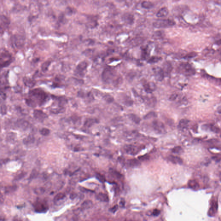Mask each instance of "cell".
<instances>
[{"mask_svg": "<svg viewBox=\"0 0 221 221\" xmlns=\"http://www.w3.org/2000/svg\"><path fill=\"white\" fill-rule=\"evenodd\" d=\"M49 99V96L46 92L40 88L30 90L28 98L25 99L26 104L31 107H36L44 105Z\"/></svg>", "mask_w": 221, "mask_h": 221, "instance_id": "6da1fadb", "label": "cell"}, {"mask_svg": "<svg viewBox=\"0 0 221 221\" xmlns=\"http://www.w3.org/2000/svg\"><path fill=\"white\" fill-rule=\"evenodd\" d=\"M102 80L106 84H112L117 85L121 82V77L117 72L111 67L105 68L102 73Z\"/></svg>", "mask_w": 221, "mask_h": 221, "instance_id": "7a4b0ae2", "label": "cell"}, {"mask_svg": "<svg viewBox=\"0 0 221 221\" xmlns=\"http://www.w3.org/2000/svg\"><path fill=\"white\" fill-rule=\"evenodd\" d=\"M13 58L11 53L5 48H2L0 51V66L1 69L8 67L13 61Z\"/></svg>", "mask_w": 221, "mask_h": 221, "instance_id": "3957f363", "label": "cell"}, {"mask_svg": "<svg viewBox=\"0 0 221 221\" xmlns=\"http://www.w3.org/2000/svg\"><path fill=\"white\" fill-rule=\"evenodd\" d=\"M178 71L180 74L186 76H191L196 73L195 69L191 64L187 62L180 63L178 67Z\"/></svg>", "mask_w": 221, "mask_h": 221, "instance_id": "277c9868", "label": "cell"}, {"mask_svg": "<svg viewBox=\"0 0 221 221\" xmlns=\"http://www.w3.org/2000/svg\"><path fill=\"white\" fill-rule=\"evenodd\" d=\"M88 63L86 61H83L79 63L76 67L74 72V75L78 77H83L87 72Z\"/></svg>", "mask_w": 221, "mask_h": 221, "instance_id": "5b68a950", "label": "cell"}, {"mask_svg": "<svg viewBox=\"0 0 221 221\" xmlns=\"http://www.w3.org/2000/svg\"><path fill=\"white\" fill-rule=\"evenodd\" d=\"M175 22L170 19H162L156 20L153 23V26L157 28H165L173 26Z\"/></svg>", "mask_w": 221, "mask_h": 221, "instance_id": "8992f818", "label": "cell"}, {"mask_svg": "<svg viewBox=\"0 0 221 221\" xmlns=\"http://www.w3.org/2000/svg\"><path fill=\"white\" fill-rule=\"evenodd\" d=\"M152 127L153 129L157 133H164L166 132V129L164 124L159 121H153Z\"/></svg>", "mask_w": 221, "mask_h": 221, "instance_id": "52a82bcc", "label": "cell"}, {"mask_svg": "<svg viewBox=\"0 0 221 221\" xmlns=\"http://www.w3.org/2000/svg\"><path fill=\"white\" fill-rule=\"evenodd\" d=\"M153 71L156 80L159 81H162L163 80L165 76L162 68L159 67H156L153 68Z\"/></svg>", "mask_w": 221, "mask_h": 221, "instance_id": "ba28073f", "label": "cell"}, {"mask_svg": "<svg viewBox=\"0 0 221 221\" xmlns=\"http://www.w3.org/2000/svg\"><path fill=\"white\" fill-rule=\"evenodd\" d=\"M10 23V20H9L7 16L4 15H1L0 16V34L1 35L3 34L5 30L8 28Z\"/></svg>", "mask_w": 221, "mask_h": 221, "instance_id": "9c48e42d", "label": "cell"}, {"mask_svg": "<svg viewBox=\"0 0 221 221\" xmlns=\"http://www.w3.org/2000/svg\"><path fill=\"white\" fill-rule=\"evenodd\" d=\"M124 150L128 154L131 155H135L137 154L140 149V147L133 145H127L124 147Z\"/></svg>", "mask_w": 221, "mask_h": 221, "instance_id": "30bf717a", "label": "cell"}, {"mask_svg": "<svg viewBox=\"0 0 221 221\" xmlns=\"http://www.w3.org/2000/svg\"><path fill=\"white\" fill-rule=\"evenodd\" d=\"M8 71L3 72L0 76V87L1 90H4L7 88L8 86Z\"/></svg>", "mask_w": 221, "mask_h": 221, "instance_id": "8fae6325", "label": "cell"}, {"mask_svg": "<svg viewBox=\"0 0 221 221\" xmlns=\"http://www.w3.org/2000/svg\"><path fill=\"white\" fill-rule=\"evenodd\" d=\"M33 115L35 118L40 122H43L47 118V115L46 113L40 110H34Z\"/></svg>", "mask_w": 221, "mask_h": 221, "instance_id": "7c38bea8", "label": "cell"}, {"mask_svg": "<svg viewBox=\"0 0 221 221\" xmlns=\"http://www.w3.org/2000/svg\"><path fill=\"white\" fill-rule=\"evenodd\" d=\"M122 19L125 23L128 24H133L134 23V16L131 13H125L122 16Z\"/></svg>", "mask_w": 221, "mask_h": 221, "instance_id": "4fadbf2b", "label": "cell"}, {"mask_svg": "<svg viewBox=\"0 0 221 221\" xmlns=\"http://www.w3.org/2000/svg\"><path fill=\"white\" fill-rule=\"evenodd\" d=\"M163 71H164L165 77H168L170 75L172 71V64L169 61H166L163 64V67L162 68Z\"/></svg>", "mask_w": 221, "mask_h": 221, "instance_id": "5bb4252c", "label": "cell"}, {"mask_svg": "<svg viewBox=\"0 0 221 221\" xmlns=\"http://www.w3.org/2000/svg\"><path fill=\"white\" fill-rule=\"evenodd\" d=\"M143 86L144 90L148 93H152L156 89V86L152 82H144Z\"/></svg>", "mask_w": 221, "mask_h": 221, "instance_id": "9a60e30c", "label": "cell"}, {"mask_svg": "<svg viewBox=\"0 0 221 221\" xmlns=\"http://www.w3.org/2000/svg\"><path fill=\"white\" fill-rule=\"evenodd\" d=\"M23 81L25 85L30 88H32L36 84L35 80L30 77H23Z\"/></svg>", "mask_w": 221, "mask_h": 221, "instance_id": "2e32d148", "label": "cell"}, {"mask_svg": "<svg viewBox=\"0 0 221 221\" xmlns=\"http://www.w3.org/2000/svg\"><path fill=\"white\" fill-rule=\"evenodd\" d=\"M217 210H218V204L217 202L214 201L212 204L210 210H209L208 215L210 216H214V215L216 213Z\"/></svg>", "mask_w": 221, "mask_h": 221, "instance_id": "e0dca14e", "label": "cell"}, {"mask_svg": "<svg viewBox=\"0 0 221 221\" xmlns=\"http://www.w3.org/2000/svg\"><path fill=\"white\" fill-rule=\"evenodd\" d=\"M169 13L168 9L166 7H163L159 10V11L156 13V16L158 17H163L167 16Z\"/></svg>", "mask_w": 221, "mask_h": 221, "instance_id": "ac0fdd59", "label": "cell"}, {"mask_svg": "<svg viewBox=\"0 0 221 221\" xmlns=\"http://www.w3.org/2000/svg\"><path fill=\"white\" fill-rule=\"evenodd\" d=\"M168 159L172 163L175 164H181L183 163V161L182 159L178 156H169L168 157Z\"/></svg>", "mask_w": 221, "mask_h": 221, "instance_id": "d6986e66", "label": "cell"}, {"mask_svg": "<svg viewBox=\"0 0 221 221\" xmlns=\"http://www.w3.org/2000/svg\"><path fill=\"white\" fill-rule=\"evenodd\" d=\"M96 197L97 200L103 202H107L109 200L108 195L105 193H100L96 195Z\"/></svg>", "mask_w": 221, "mask_h": 221, "instance_id": "ffe728a7", "label": "cell"}, {"mask_svg": "<svg viewBox=\"0 0 221 221\" xmlns=\"http://www.w3.org/2000/svg\"><path fill=\"white\" fill-rule=\"evenodd\" d=\"M93 206V203L90 200H86L83 203L81 208L83 210H87L91 208Z\"/></svg>", "mask_w": 221, "mask_h": 221, "instance_id": "44dd1931", "label": "cell"}, {"mask_svg": "<svg viewBox=\"0 0 221 221\" xmlns=\"http://www.w3.org/2000/svg\"><path fill=\"white\" fill-rule=\"evenodd\" d=\"M24 144L26 146H29L34 143L35 142V138L32 136H28L24 139L23 140Z\"/></svg>", "mask_w": 221, "mask_h": 221, "instance_id": "7402d4cb", "label": "cell"}, {"mask_svg": "<svg viewBox=\"0 0 221 221\" xmlns=\"http://www.w3.org/2000/svg\"><path fill=\"white\" fill-rule=\"evenodd\" d=\"M143 40L142 38H139L134 39L130 41V45L132 47L137 46V45L142 44L143 43Z\"/></svg>", "mask_w": 221, "mask_h": 221, "instance_id": "603a6c76", "label": "cell"}, {"mask_svg": "<svg viewBox=\"0 0 221 221\" xmlns=\"http://www.w3.org/2000/svg\"><path fill=\"white\" fill-rule=\"evenodd\" d=\"M66 196L64 193H60L54 197V201L56 203H59V202L62 201L65 198Z\"/></svg>", "mask_w": 221, "mask_h": 221, "instance_id": "cb8c5ba5", "label": "cell"}, {"mask_svg": "<svg viewBox=\"0 0 221 221\" xmlns=\"http://www.w3.org/2000/svg\"><path fill=\"white\" fill-rule=\"evenodd\" d=\"M141 6L143 8L147 9H149L152 8L154 6L153 3L149 1H144L141 3Z\"/></svg>", "mask_w": 221, "mask_h": 221, "instance_id": "d4e9b609", "label": "cell"}, {"mask_svg": "<svg viewBox=\"0 0 221 221\" xmlns=\"http://www.w3.org/2000/svg\"><path fill=\"white\" fill-rule=\"evenodd\" d=\"M140 163L139 161L136 159H131L128 161V165L132 167H136L139 166Z\"/></svg>", "mask_w": 221, "mask_h": 221, "instance_id": "484cf974", "label": "cell"}, {"mask_svg": "<svg viewBox=\"0 0 221 221\" xmlns=\"http://www.w3.org/2000/svg\"><path fill=\"white\" fill-rule=\"evenodd\" d=\"M189 187L193 189H197L199 187V185L197 182L194 180H190L188 182Z\"/></svg>", "mask_w": 221, "mask_h": 221, "instance_id": "4316f807", "label": "cell"}, {"mask_svg": "<svg viewBox=\"0 0 221 221\" xmlns=\"http://www.w3.org/2000/svg\"><path fill=\"white\" fill-rule=\"evenodd\" d=\"M189 122V121L188 120H181L179 123V127L181 129H184L185 128H186L188 125Z\"/></svg>", "mask_w": 221, "mask_h": 221, "instance_id": "83f0119b", "label": "cell"}, {"mask_svg": "<svg viewBox=\"0 0 221 221\" xmlns=\"http://www.w3.org/2000/svg\"><path fill=\"white\" fill-rule=\"evenodd\" d=\"M51 61L47 60L43 63L42 65L41 66V68H42V70L43 71L45 72L47 71L49 66L50 65V64H51Z\"/></svg>", "mask_w": 221, "mask_h": 221, "instance_id": "f1b7e54d", "label": "cell"}, {"mask_svg": "<svg viewBox=\"0 0 221 221\" xmlns=\"http://www.w3.org/2000/svg\"><path fill=\"white\" fill-rule=\"evenodd\" d=\"M110 172L111 174L117 178L121 179L123 177L122 175L117 171L111 169V170L110 171Z\"/></svg>", "mask_w": 221, "mask_h": 221, "instance_id": "f546056e", "label": "cell"}, {"mask_svg": "<svg viewBox=\"0 0 221 221\" xmlns=\"http://www.w3.org/2000/svg\"><path fill=\"white\" fill-rule=\"evenodd\" d=\"M96 122V121L93 119H88L86 120L84 124V126L87 127H90Z\"/></svg>", "mask_w": 221, "mask_h": 221, "instance_id": "4dcf8cb0", "label": "cell"}, {"mask_svg": "<svg viewBox=\"0 0 221 221\" xmlns=\"http://www.w3.org/2000/svg\"><path fill=\"white\" fill-rule=\"evenodd\" d=\"M161 59V58L160 57H159L157 56H153L149 58L148 61V62L150 64H154L159 62V61H160Z\"/></svg>", "mask_w": 221, "mask_h": 221, "instance_id": "1f68e13d", "label": "cell"}, {"mask_svg": "<svg viewBox=\"0 0 221 221\" xmlns=\"http://www.w3.org/2000/svg\"><path fill=\"white\" fill-rule=\"evenodd\" d=\"M129 118L133 122H134L136 123V124H138V123H139V122L140 121V118L138 117L136 115H134V114H131V115H130Z\"/></svg>", "mask_w": 221, "mask_h": 221, "instance_id": "d6a6232c", "label": "cell"}, {"mask_svg": "<svg viewBox=\"0 0 221 221\" xmlns=\"http://www.w3.org/2000/svg\"><path fill=\"white\" fill-rule=\"evenodd\" d=\"M40 133L42 135L44 136H46L50 134V131L48 129L46 128H43L40 131Z\"/></svg>", "mask_w": 221, "mask_h": 221, "instance_id": "836d02e7", "label": "cell"}, {"mask_svg": "<svg viewBox=\"0 0 221 221\" xmlns=\"http://www.w3.org/2000/svg\"><path fill=\"white\" fill-rule=\"evenodd\" d=\"M164 33H163L162 32V31H159L156 32V33H154L153 37H154V39H161L164 36Z\"/></svg>", "mask_w": 221, "mask_h": 221, "instance_id": "e575fe53", "label": "cell"}, {"mask_svg": "<svg viewBox=\"0 0 221 221\" xmlns=\"http://www.w3.org/2000/svg\"><path fill=\"white\" fill-rule=\"evenodd\" d=\"M172 152L174 153H181L183 152V149L180 146H176L172 149Z\"/></svg>", "mask_w": 221, "mask_h": 221, "instance_id": "d590c367", "label": "cell"}, {"mask_svg": "<svg viewBox=\"0 0 221 221\" xmlns=\"http://www.w3.org/2000/svg\"><path fill=\"white\" fill-rule=\"evenodd\" d=\"M209 129L211 131L213 132L214 133H218L220 131V129L219 128L216 127L214 125H210L209 127Z\"/></svg>", "mask_w": 221, "mask_h": 221, "instance_id": "8d00e7d4", "label": "cell"}, {"mask_svg": "<svg viewBox=\"0 0 221 221\" xmlns=\"http://www.w3.org/2000/svg\"><path fill=\"white\" fill-rule=\"evenodd\" d=\"M96 177L97 179L101 182H104L105 180V177L103 175H102L99 173H97L96 174Z\"/></svg>", "mask_w": 221, "mask_h": 221, "instance_id": "74e56055", "label": "cell"}, {"mask_svg": "<svg viewBox=\"0 0 221 221\" xmlns=\"http://www.w3.org/2000/svg\"><path fill=\"white\" fill-rule=\"evenodd\" d=\"M197 56V53L195 52H192L189 53V54H187L184 57L185 58H188V59H190L192 58L195 57L196 56Z\"/></svg>", "mask_w": 221, "mask_h": 221, "instance_id": "f35d334b", "label": "cell"}, {"mask_svg": "<svg viewBox=\"0 0 221 221\" xmlns=\"http://www.w3.org/2000/svg\"><path fill=\"white\" fill-rule=\"evenodd\" d=\"M156 117V114L153 112H151L150 113H148L147 115H146L145 118L146 119H148V118H152L153 117Z\"/></svg>", "mask_w": 221, "mask_h": 221, "instance_id": "ab89813d", "label": "cell"}, {"mask_svg": "<svg viewBox=\"0 0 221 221\" xmlns=\"http://www.w3.org/2000/svg\"><path fill=\"white\" fill-rule=\"evenodd\" d=\"M149 158V156L148 155H145L143 156H141L139 157V160L142 161H145L148 160Z\"/></svg>", "mask_w": 221, "mask_h": 221, "instance_id": "60d3db41", "label": "cell"}, {"mask_svg": "<svg viewBox=\"0 0 221 221\" xmlns=\"http://www.w3.org/2000/svg\"><path fill=\"white\" fill-rule=\"evenodd\" d=\"M0 112L2 115H4L6 114L7 112V107L5 105H1V109Z\"/></svg>", "mask_w": 221, "mask_h": 221, "instance_id": "b9f144b4", "label": "cell"}, {"mask_svg": "<svg viewBox=\"0 0 221 221\" xmlns=\"http://www.w3.org/2000/svg\"><path fill=\"white\" fill-rule=\"evenodd\" d=\"M178 97V94L176 93L172 94V95H171L169 99L171 101H175V100H176V99Z\"/></svg>", "mask_w": 221, "mask_h": 221, "instance_id": "7bdbcfd3", "label": "cell"}, {"mask_svg": "<svg viewBox=\"0 0 221 221\" xmlns=\"http://www.w3.org/2000/svg\"><path fill=\"white\" fill-rule=\"evenodd\" d=\"M105 99L108 102H112L113 100V98L110 95H106L105 96Z\"/></svg>", "mask_w": 221, "mask_h": 221, "instance_id": "ee69618b", "label": "cell"}, {"mask_svg": "<svg viewBox=\"0 0 221 221\" xmlns=\"http://www.w3.org/2000/svg\"><path fill=\"white\" fill-rule=\"evenodd\" d=\"M160 213V212L159 211V210H155L153 211L152 214L154 216H157L159 215Z\"/></svg>", "mask_w": 221, "mask_h": 221, "instance_id": "f6af8a7d", "label": "cell"}, {"mask_svg": "<svg viewBox=\"0 0 221 221\" xmlns=\"http://www.w3.org/2000/svg\"><path fill=\"white\" fill-rule=\"evenodd\" d=\"M35 192L36 193H43L44 192V190L43 188H39L37 189V190H35Z\"/></svg>", "mask_w": 221, "mask_h": 221, "instance_id": "bcb514c9", "label": "cell"}, {"mask_svg": "<svg viewBox=\"0 0 221 221\" xmlns=\"http://www.w3.org/2000/svg\"><path fill=\"white\" fill-rule=\"evenodd\" d=\"M118 205H116V206H113V207L110 210H111V212L114 213L117 210H118Z\"/></svg>", "mask_w": 221, "mask_h": 221, "instance_id": "7dc6e473", "label": "cell"}, {"mask_svg": "<svg viewBox=\"0 0 221 221\" xmlns=\"http://www.w3.org/2000/svg\"><path fill=\"white\" fill-rule=\"evenodd\" d=\"M77 195L76 193H72L70 195V198H71V199L73 200L74 199H75L77 197Z\"/></svg>", "mask_w": 221, "mask_h": 221, "instance_id": "c3c4849f", "label": "cell"}, {"mask_svg": "<svg viewBox=\"0 0 221 221\" xmlns=\"http://www.w3.org/2000/svg\"><path fill=\"white\" fill-rule=\"evenodd\" d=\"M125 201L124 200H121V201L120 202V206L121 207H123L125 206Z\"/></svg>", "mask_w": 221, "mask_h": 221, "instance_id": "681fc988", "label": "cell"}, {"mask_svg": "<svg viewBox=\"0 0 221 221\" xmlns=\"http://www.w3.org/2000/svg\"><path fill=\"white\" fill-rule=\"evenodd\" d=\"M78 218L76 216V217H74L73 218H71L69 221H78Z\"/></svg>", "mask_w": 221, "mask_h": 221, "instance_id": "f907efd6", "label": "cell"}, {"mask_svg": "<svg viewBox=\"0 0 221 221\" xmlns=\"http://www.w3.org/2000/svg\"><path fill=\"white\" fill-rule=\"evenodd\" d=\"M217 111L218 113L221 114V106L217 108Z\"/></svg>", "mask_w": 221, "mask_h": 221, "instance_id": "816d5d0a", "label": "cell"}, {"mask_svg": "<svg viewBox=\"0 0 221 221\" xmlns=\"http://www.w3.org/2000/svg\"><path fill=\"white\" fill-rule=\"evenodd\" d=\"M216 44H219V45L221 44V40H220L219 41H217L216 42Z\"/></svg>", "mask_w": 221, "mask_h": 221, "instance_id": "f5cc1de1", "label": "cell"}, {"mask_svg": "<svg viewBox=\"0 0 221 221\" xmlns=\"http://www.w3.org/2000/svg\"><path fill=\"white\" fill-rule=\"evenodd\" d=\"M13 221H21L20 220H19L18 219H16V220H15Z\"/></svg>", "mask_w": 221, "mask_h": 221, "instance_id": "db71d44e", "label": "cell"}, {"mask_svg": "<svg viewBox=\"0 0 221 221\" xmlns=\"http://www.w3.org/2000/svg\"><path fill=\"white\" fill-rule=\"evenodd\" d=\"M220 137H221V134H220Z\"/></svg>", "mask_w": 221, "mask_h": 221, "instance_id": "11a10c76", "label": "cell"}]
</instances>
